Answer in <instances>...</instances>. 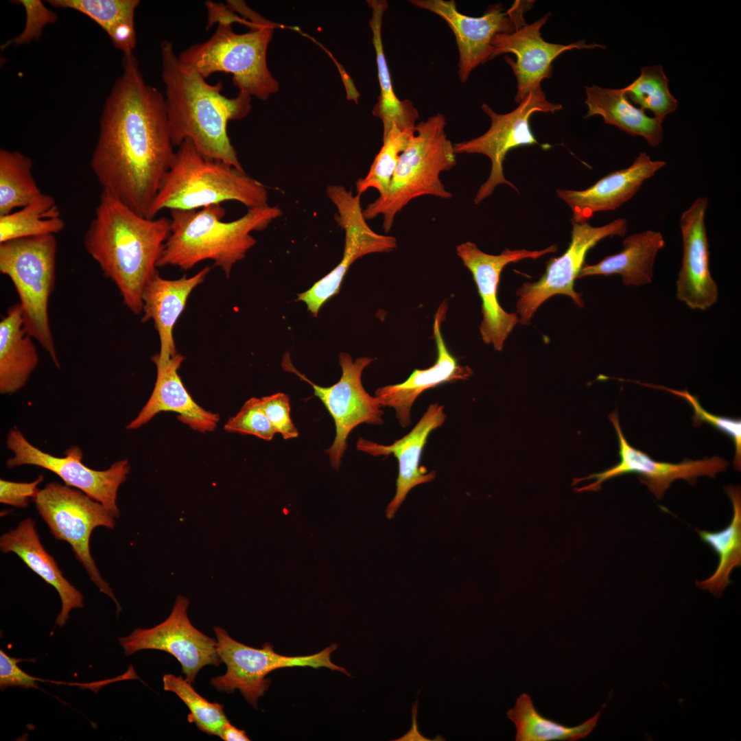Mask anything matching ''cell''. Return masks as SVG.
<instances>
[{"label": "cell", "instance_id": "1", "mask_svg": "<svg viewBox=\"0 0 741 741\" xmlns=\"http://www.w3.org/2000/svg\"><path fill=\"white\" fill-rule=\"evenodd\" d=\"M106 98L91 167L105 191L139 215L150 206L173 160L165 97L148 84L132 53Z\"/></svg>", "mask_w": 741, "mask_h": 741}, {"label": "cell", "instance_id": "2", "mask_svg": "<svg viewBox=\"0 0 741 741\" xmlns=\"http://www.w3.org/2000/svg\"><path fill=\"white\" fill-rule=\"evenodd\" d=\"M169 232L170 219L143 217L102 191L84 233V248L134 314L142 312L143 290L157 273Z\"/></svg>", "mask_w": 741, "mask_h": 741}, {"label": "cell", "instance_id": "3", "mask_svg": "<svg viewBox=\"0 0 741 741\" xmlns=\"http://www.w3.org/2000/svg\"><path fill=\"white\" fill-rule=\"evenodd\" d=\"M161 56L173 145L179 146L188 139L205 157L243 168L228 137L227 124L248 114L251 97L241 93L233 98L222 95V82L209 84L183 64L169 40L161 42Z\"/></svg>", "mask_w": 741, "mask_h": 741}, {"label": "cell", "instance_id": "4", "mask_svg": "<svg viewBox=\"0 0 741 741\" xmlns=\"http://www.w3.org/2000/svg\"><path fill=\"white\" fill-rule=\"evenodd\" d=\"M169 211L170 232L157 267L188 270L212 260L227 277L256 244L251 233L266 229L282 215L279 207L269 204L249 209L243 216L229 222L222 220L226 211L222 204Z\"/></svg>", "mask_w": 741, "mask_h": 741}, {"label": "cell", "instance_id": "5", "mask_svg": "<svg viewBox=\"0 0 741 741\" xmlns=\"http://www.w3.org/2000/svg\"><path fill=\"white\" fill-rule=\"evenodd\" d=\"M229 6L249 19L250 30L237 34L232 24L217 23L207 40L191 45L178 58L204 79L216 72L230 73L239 93L266 100L279 88L266 60L269 43L279 25L264 19L244 1H231Z\"/></svg>", "mask_w": 741, "mask_h": 741}, {"label": "cell", "instance_id": "6", "mask_svg": "<svg viewBox=\"0 0 741 741\" xmlns=\"http://www.w3.org/2000/svg\"><path fill=\"white\" fill-rule=\"evenodd\" d=\"M264 185L243 168L205 157L186 139L175 152L148 218H155L164 209L195 210L237 201L248 209L268 204Z\"/></svg>", "mask_w": 741, "mask_h": 741}, {"label": "cell", "instance_id": "7", "mask_svg": "<svg viewBox=\"0 0 741 741\" xmlns=\"http://www.w3.org/2000/svg\"><path fill=\"white\" fill-rule=\"evenodd\" d=\"M446 119L441 113L416 124L415 132L401 153L386 193L363 209L366 220L383 217V228L391 230L395 217L412 200L423 196L449 199L440 180L443 172L456 165L454 144L445 132Z\"/></svg>", "mask_w": 741, "mask_h": 741}, {"label": "cell", "instance_id": "8", "mask_svg": "<svg viewBox=\"0 0 741 741\" xmlns=\"http://www.w3.org/2000/svg\"><path fill=\"white\" fill-rule=\"evenodd\" d=\"M55 235L0 243V272L12 282L23 311V327L60 368L49 319V301L56 281Z\"/></svg>", "mask_w": 741, "mask_h": 741}, {"label": "cell", "instance_id": "9", "mask_svg": "<svg viewBox=\"0 0 741 741\" xmlns=\"http://www.w3.org/2000/svg\"><path fill=\"white\" fill-rule=\"evenodd\" d=\"M38 514L57 540L67 541L77 560L99 591L121 607L113 589L103 578L93 558L89 542L93 530L98 526L113 529L115 518L100 502L79 489L58 482H49L34 499Z\"/></svg>", "mask_w": 741, "mask_h": 741}, {"label": "cell", "instance_id": "10", "mask_svg": "<svg viewBox=\"0 0 741 741\" xmlns=\"http://www.w3.org/2000/svg\"><path fill=\"white\" fill-rule=\"evenodd\" d=\"M213 631L217 651L222 661L226 666V672L212 678L211 684L220 692L233 693L238 690L255 709H257L259 698L263 696L270 687V679L266 676L274 670L296 666H309L315 669L327 668L351 676L345 668L331 660V654L338 648L336 644L314 655L290 657L274 652L273 645L270 643H265L261 648H255L235 640L222 628L214 627Z\"/></svg>", "mask_w": 741, "mask_h": 741}, {"label": "cell", "instance_id": "11", "mask_svg": "<svg viewBox=\"0 0 741 741\" xmlns=\"http://www.w3.org/2000/svg\"><path fill=\"white\" fill-rule=\"evenodd\" d=\"M562 105L549 102L539 87L530 93L513 111L506 114L495 112L484 104L482 109L491 119V126L483 134L454 144L456 154H480L491 161L490 174L479 188L474 203L480 204L489 197L501 184L517 189L506 180L503 172V163L507 153L512 149L526 145H540L532 132L530 119L532 114L554 113Z\"/></svg>", "mask_w": 741, "mask_h": 741}, {"label": "cell", "instance_id": "12", "mask_svg": "<svg viewBox=\"0 0 741 741\" xmlns=\"http://www.w3.org/2000/svg\"><path fill=\"white\" fill-rule=\"evenodd\" d=\"M373 361V359L368 357H360L353 361L349 354L340 353L339 363L342 375L340 380L331 386L322 387L311 382L298 371L289 357L283 358V368L295 373L311 386L314 395L319 398L334 421L336 436L333 444L325 452L336 469L340 467L346 449L347 437L355 427L362 423L381 425L384 422V412L377 398L370 395L362 383V372Z\"/></svg>", "mask_w": 741, "mask_h": 741}, {"label": "cell", "instance_id": "13", "mask_svg": "<svg viewBox=\"0 0 741 741\" xmlns=\"http://www.w3.org/2000/svg\"><path fill=\"white\" fill-rule=\"evenodd\" d=\"M6 445L14 454L6 460L8 468L32 465L47 469L59 476L66 485L80 490L102 504L115 518L119 517L117 491L130 473L127 459L115 462L106 470H94L82 462V451L78 446L67 449L65 456L56 457L33 445L16 427L9 431Z\"/></svg>", "mask_w": 741, "mask_h": 741}, {"label": "cell", "instance_id": "14", "mask_svg": "<svg viewBox=\"0 0 741 741\" xmlns=\"http://www.w3.org/2000/svg\"><path fill=\"white\" fill-rule=\"evenodd\" d=\"M327 195L336 207V220L344 231V246L340 263L329 273L316 282L308 290L298 294L315 317L321 307L339 292L342 281L351 266L364 255L389 252L397 246V239L391 235L375 233L368 224L363 214L359 194H353L342 185H330Z\"/></svg>", "mask_w": 741, "mask_h": 741}, {"label": "cell", "instance_id": "15", "mask_svg": "<svg viewBox=\"0 0 741 741\" xmlns=\"http://www.w3.org/2000/svg\"><path fill=\"white\" fill-rule=\"evenodd\" d=\"M421 9L442 18L453 32L459 51L458 76L466 82L480 64L492 60L491 43L498 34L512 33L524 25V13L532 1H516L506 11L501 4L491 5L481 16L458 11L454 0H410Z\"/></svg>", "mask_w": 741, "mask_h": 741}, {"label": "cell", "instance_id": "16", "mask_svg": "<svg viewBox=\"0 0 741 741\" xmlns=\"http://www.w3.org/2000/svg\"><path fill=\"white\" fill-rule=\"evenodd\" d=\"M571 242L565 252L546 262V270L539 281L523 283L517 290V314L519 323L528 325L537 309L549 298L556 294L569 296L579 307L584 306L581 294L574 289L575 279L585 265L588 251L607 237L624 236L627 221L618 218L598 227L583 223L572 222Z\"/></svg>", "mask_w": 741, "mask_h": 741}, {"label": "cell", "instance_id": "17", "mask_svg": "<svg viewBox=\"0 0 741 741\" xmlns=\"http://www.w3.org/2000/svg\"><path fill=\"white\" fill-rule=\"evenodd\" d=\"M189 600L178 596L168 618L151 628H137L129 635L118 639L126 656L152 649L170 653L180 662L185 679L191 683L205 666L222 662L217 640L202 633L187 615Z\"/></svg>", "mask_w": 741, "mask_h": 741}, {"label": "cell", "instance_id": "18", "mask_svg": "<svg viewBox=\"0 0 741 741\" xmlns=\"http://www.w3.org/2000/svg\"><path fill=\"white\" fill-rule=\"evenodd\" d=\"M609 418L618 438L620 462L602 472L574 479V485L595 479L590 484L575 489L576 492L596 491L600 489L604 482L610 479L624 474L634 473L639 476V481L648 487L656 498L660 499L675 480H685L694 484L697 477L707 475L714 478L717 473L725 471L729 466L727 461L718 456L698 460L685 459L679 463L655 460L647 454L632 447L627 442L616 411L611 413Z\"/></svg>", "mask_w": 741, "mask_h": 741}, {"label": "cell", "instance_id": "19", "mask_svg": "<svg viewBox=\"0 0 741 741\" xmlns=\"http://www.w3.org/2000/svg\"><path fill=\"white\" fill-rule=\"evenodd\" d=\"M556 250V245L541 250L505 248L499 255H495L482 251L470 241L456 246V254L471 272L482 300V320L480 333L484 343L492 344L495 350L502 351L504 341L519 322L517 314L504 310L497 299V287L504 268L510 263L524 259H537Z\"/></svg>", "mask_w": 741, "mask_h": 741}, {"label": "cell", "instance_id": "20", "mask_svg": "<svg viewBox=\"0 0 741 741\" xmlns=\"http://www.w3.org/2000/svg\"><path fill=\"white\" fill-rule=\"evenodd\" d=\"M550 13L529 25H524L512 33L497 34L492 43L493 59L504 54L516 56L515 62L508 56L506 62L510 66L517 79V93L515 100L519 104L530 93L541 86L543 79L550 78L552 73V62L560 54L572 49L600 47L604 45L585 40L568 45L548 43L541 37V29L548 21Z\"/></svg>", "mask_w": 741, "mask_h": 741}, {"label": "cell", "instance_id": "21", "mask_svg": "<svg viewBox=\"0 0 741 741\" xmlns=\"http://www.w3.org/2000/svg\"><path fill=\"white\" fill-rule=\"evenodd\" d=\"M707 197L697 198L681 215L682 265L676 282L677 298L692 309L706 310L718 300V290L709 267L705 224Z\"/></svg>", "mask_w": 741, "mask_h": 741}, {"label": "cell", "instance_id": "22", "mask_svg": "<svg viewBox=\"0 0 741 741\" xmlns=\"http://www.w3.org/2000/svg\"><path fill=\"white\" fill-rule=\"evenodd\" d=\"M446 417L443 406L434 403L428 406L410 432L390 445H383L363 438L358 439L356 444L358 451L373 456L392 454L398 460L397 490L386 509L388 518L394 516L412 488L435 478V472L428 473L424 466L420 465V460L430 433L440 427Z\"/></svg>", "mask_w": 741, "mask_h": 741}, {"label": "cell", "instance_id": "23", "mask_svg": "<svg viewBox=\"0 0 741 741\" xmlns=\"http://www.w3.org/2000/svg\"><path fill=\"white\" fill-rule=\"evenodd\" d=\"M447 311V303L444 301L434 316L433 337L437 349V358L434 364L425 369L416 368L404 381L383 386L375 391V397L381 407L393 408L403 427L411 423L412 406L421 393L447 382L467 379L472 375L471 368L458 364L443 338L441 325L445 319Z\"/></svg>", "mask_w": 741, "mask_h": 741}, {"label": "cell", "instance_id": "24", "mask_svg": "<svg viewBox=\"0 0 741 741\" xmlns=\"http://www.w3.org/2000/svg\"><path fill=\"white\" fill-rule=\"evenodd\" d=\"M665 165L641 152L631 166L609 173L586 189H561L556 193L571 209L572 222L583 223L595 213L614 210L629 200Z\"/></svg>", "mask_w": 741, "mask_h": 741}, {"label": "cell", "instance_id": "25", "mask_svg": "<svg viewBox=\"0 0 741 741\" xmlns=\"http://www.w3.org/2000/svg\"><path fill=\"white\" fill-rule=\"evenodd\" d=\"M184 359L178 353L165 359L158 354L152 356L156 367L154 389L138 415L126 426L127 430L141 427L161 412L178 414L181 422L202 433L215 429L219 415L204 410L192 399L178 373Z\"/></svg>", "mask_w": 741, "mask_h": 741}, {"label": "cell", "instance_id": "26", "mask_svg": "<svg viewBox=\"0 0 741 741\" xmlns=\"http://www.w3.org/2000/svg\"><path fill=\"white\" fill-rule=\"evenodd\" d=\"M0 549L3 553L13 552L34 572L58 591L62 607L56 623L63 626L71 609L84 607L83 596L65 578L54 557L42 544L35 521L28 517L15 529L0 537Z\"/></svg>", "mask_w": 741, "mask_h": 741}, {"label": "cell", "instance_id": "27", "mask_svg": "<svg viewBox=\"0 0 741 741\" xmlns=\"http://www.w3.org/2000/svg\"><path fill=\"white\" fill-rule=\"evenodd\" d=\"M204 267L191 277L165 279L156 273L146 284L142 294L143 315L142 322L152 320L160 339L161 358L176 354L173 337L174 327L184 311L192 291L205 279L210 272Z\"/></svg>", "mask_w": 741, "mask_h": 741}, {"label": "cell", "instance_id": "28", "mask_svg": "<svg viewBox=\"0 0 741 741\" xmlns=\"http://www.w3.org/2000/svg\"><path fill=\"white\" fill-rule=\"evenodd\" d=\"M622 244L624 248L620 252L607 256L593 265L585 263L578 278L620 274L626 286L651 283L655 259L665 245L662 234L647 230L628 236Z\"/></svg>", "mask_w": 741, "mask_h": 741}, {"label": "cell", "instance_id": "29", "mask_svg": "<svg viewBox=\"0 0 741 741\" xmlns=\"http://www.w3.org/2000/svg\"><path fill=\"white\" fill-rule=\"evenodd\" d=\"M23 327L19 303L8 308L0 322V393L12 394L21 389L37 367L38 355Z\"/></svg>", "mask_w": 741, "mask_h": 741}, {"label": "cell", "instance_id": "30", "mask_svg": "<svg viewBox=\"0 0 741 741\" xmlns=\"http://www.w3.org/2000/svg\"><path fill=\"white\" fill-rule=\"evenodd\" d=\"M372 16L369 25L376 54L380 93L373 109V114L379 118L383 125V137L395 127L401 131L414 133L419 117L417 109L408 99L401 100L392 87L381 39V26L384 12L388 8L386 1L368 0Z\"/></svg>", "mask_w": 741, "mask_h": 741}, {"label": "cell", "instance_id": "31", "mask_svg": "<svg viewBox=\"0 0 741 741\" xmlns=\"http://www.w3.org/2000/svg\"><path fill=\"white\" fill-rule=\"evenodd\" d=\"M588 111L585 118L600 115L607 124L615 126L633 137L641 136L656 147L663 140L662 121L648 116L633 104L623 89L585 86Z\"/></svg>", "mask_w": 741, "mask_h": 741}, {"label": "cell", "instance_id": "32", "mask_svg": "<svg viewBox=\"0 0 741 741\" xmlns=\"http://www.w3.org/2000/svg\"><path fill=\"white\" fill-rule=\"evenodd\" d=\"M733 505V516L729 524L721 530L711 532L696 529L703 541L708 544L718 556V564L713 574L702 581H696L701 589L709 590L720 597L732 583L729 576L733 569L741 565V495L738 486L725 488Z\"/></svg>", "mask_w": 741, "mask_h": 741}, {"label": "cell", "instance_id": "33", "mask_svg": "<svg viewBox=\"0 0 741 741\" xmlns=\"http://www.w3.org/2000/svg\"><path fill=\"white\" fill-rule=\"evenodd\" d=\"M57 8L77 10L93 20L124 54L133 52L137 38L134 14L139 0H49Z\"/></svg>", "mask_w": 741, "mask_h": 741}, {"label": "cell", "instance_id": "34", "mask_svg": "<svg viewBox=\"0 0 741 741\" xmlns=\"http://www.w3.org/2000/svg\"><path fill=\"white\" fill-rule=\"evenodd\" d=\"M602 709L583 723L568 727L547 718L535 708L530 696L521 694L508 718L516 727V741H576L586 738L597 725Z\"/></svg>", "mask_w": 741, "mask_h": 741}, {"label": "cell", "instance_id": "35", "mask_svg": "<svg viewBox=\"0 0 741 741\" xmlns=\"http://www.w3.org/2000/svg\"><path fill=\"white\" fill-rule=\"evenodd\" d=\"M65 222L54 198L42 193L25 206L0 216V243L19 238L56 235Z\"/></svg>", "mask_w": 741, "mask_h": 741}, {"label": "cell", "instance_id": "36", "mask_svg": "<svg viewBox=\"0 0 741 741\" xmlns=\"http://www.w3.org/2000/svg\"><path fill=\"white\" fill-rule=\"evenodd\" d=\"M32 158L18 151L0 150V216L20 209L43 192L33 176Z\"/></svg>", "mask_w": 741, "mask_h": 741}, {"label": "cell", "instance_id": "37", "mask_svg": "<svg viewBox=\"0 0 741 741\" xmlns=\"http://www.w3.org/2000/svg\"><path fill=\"white\" fill-rule=\"evenodd\" d=\"M633 104L646 112L650 110L654 117L663 121L675 111L677 100L670 93L668 80L661 64L641 68V74L632 83L623 88Z\"/></svg>", "mask_w": 741, "mask_h": 741}, {"label": "cell", "instance_id": "38", "mask_svg": "<svg viewBox=\"0 0 741 741\" xmlns=\"http://www.w3.org/2000/svg\"><path fill=\"white\" fill-rule=\"evenodd\" d=\"M163 682L164 690L175 693L189 708V722H194L207 734L220 736L222 728L230 722L224 711L223 705L208 701L181 676L166 674Z\"/></svg>", "mask_w": 741, "mask_h": 741}, {"label": "cell", "instance_id": "39", "mask_svg": "<svg viewBox=\"0 0 741 741\" xmlns=\"http://www.w3.org/2000/svg\"><path fill=\"white\" fill-rule=\"evenodd\" d=\"M414 133L401 131L393 127L383 137V145L375 156L366 175L355 183L357 193L362 195L375 189L379 196L388 191L401 153Z\"/></svg>", "mask_w": 741, "mask_h": 741}, {"label": "cell", "instance_id": "40", "mask_svg": "<svg viewBox=\"0 0 741 741\" xmlns=\"http://www.w3.org/2000/svg\"><path fill=\"white\" fill-rule=\"evenodd\" d=\"M639 383L638 381H636ZM640 384L655 388L663 389L685 399L694 410L693 425L698 427L702 423H707L722 433L729 436L735 445L736 454L733 467L736 470L741 468V421L740 419L729 418L713 414L706 411L700 404L696 397L692 395L687 390H677L664 386H654L639 382Z\"/></svg>", "mask_w": 741, "mask_h": 741}, {"label": "cell", "instance_id": "41", "mask_svg": "<svg viewBox=\"0 0 741 741\" xmlns=\"http://www.w3.org/2000/svg\"><path fill=\"white\" fill-rule=\"evenodd\" d=\"M228 432L255 436L264 440H271L277 434L268 419L261 399L252 397L247 400L239 411L231 417L224 425Z\"/></svg>", "mask_w": 741, "mask_h": 741}, {"label": "cell", "instance_id": "42", "mask_svg": "<svg viewBox=\"0 0 741 741\" xmlns=\"http://www.w3.org/2000/svg\"><path fill=\"white\" fill-rule=\"evenodd\" d=\"M12 2L23 5L25 9V27L19 36L3 44L1 50L12 45L17 47L38 40L44 27L48 24L54 23L58 19L56 13L48 9L40 0H18Z\"/></svg>", "mask_w": 741, "mask_h": 741}, {"label": "cell", "instance_id": "43", "mask_svg": "<svg viewBox=\"0 0 741 741\" xmlns=\"http://www.w3.org/2000/svg\"><path fill=\"white\" fill-rule=\"evenodd\" d=\"M263 409L276 433L283 439L296 438L298 432L290 416V398L287 395L277 392L261 398Z\"/></svg>", "mask_w": 741, "mask_h": 741}, {"label": "cell", "instance_id": "44", "mask_svg": "<svg viewBox=\"0 0 741 741\" xmlns=\"http://www.w3.org/2000/svg\"><path fill=\"white\" fill-rule=\"evenodd\" d=\"M44 480L43 475L31 482H17L0 480V502L17 508H25L30 498L34 499L39 489L38 486Z\"/></svg>", "mask_w": 741, "mask_h": 741}, {"label": "cell", "instance_id": "45", "mask_svg": "<svg viewBox=\"0 0 741 741\" xmlns=\"http://www.w3.org/2000/svg\"><path fill=\"white\" fill-rule=\"evenodd\" d=\"M23 659L12 657L0 650V687L4 690L8 687H19L23 689L39 688L37 681L41 679L32 677L21 670L18 663Z\"/></svg>", "mask_w": 741, "mask_h": 741}, {"label": "cell", "instance_id": "46", "mask_svg": "<svg viewBox=\"0 0 741 741\" xmlns=\"http://www.w3.org/2000/svg\"><path fill=\"white\" fill-rule=\"evenodd\" d=\"M205 4L208 10V28L216 23L233 24V23L237 22L242 23L247 26L250 24V22L248 20L244 18L242 19L235 14V12L227 5L209 1H207Z\"/></svg>", "mask_w": 741, "mask_h": 741}, {"label": "cell", "instance_id": "47", "mask_svg": "<svg viewBox=\"0 0 741 741\" xmlns=\"http://www.w3.org/2000/svg\"><path fill=\"white\" fill-rule=\"evenodd\" d=\"M418 703H419V701H418V698H417V699L415 701V702L413 703L412 705L411 711H412V722L411 729L408 731L407 733H405L402 737H401V738H399L398 739L394 740L395 741H430V740H433L428 739L427 738L423 736L422 734L420 733V732L418 730L417 721H416V716H417V714H418V711H417Z\"/></svg>", "mask_w": 741, "mask_h": 741}, {"label": "cell", "instance_id": "48", "mask_svg": "<svg viewBox=\"0 0 741 741\" xmlns=\"http://www.w3.org/2000/svg\"><path fill=\"white\" fill-rule=\"evenodd\" d=\"M220 738L225 741H249L246 731L237 728L230 722L227 723L222 729Z\"/></svg>", "mask_w": 741, "mask_h": 741}]
</instances>
